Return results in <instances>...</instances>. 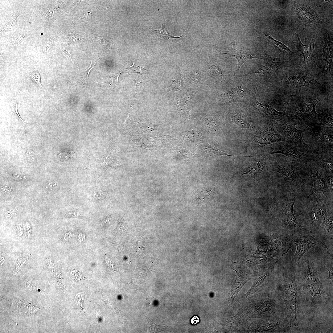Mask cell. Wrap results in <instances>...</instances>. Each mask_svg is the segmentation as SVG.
I'll return each instance as SVG.
<instances>
[{"label": "cell", "instance_id": "39", "mask_svg": "<svg viewBox=\"0 0 333 333\" xmlns=\"http://www.w3.org/2000/svg\"><path fill=\"white\" fill-rule=\"evenodd\" d=\"M57 186V184L56 183L51 182L49 183L46 186V188L49 190H52L55 188Z\"/></svg>", "mask_w": 333, "mask_h": 333}, {"label": "cell", "instance_id": "35", "mask_svg": "<svg viewBox=\"0 0 333 333\" xmlns=\"http://www.w3.org/2000/svg\"><path fill=\"white\" fill-rule=\"evenodd\" d=\"M92 195L93 198L96 199L100 200L103 198L104 193L102 190L95 189L93 192Z\"/></svg>", "mask_w": 333, "mask_h": 333}, {"label": "cell", "instance_id": "44", "mask_svg": "<svg viewBox=\"0 0 333 333\" xmlns=\"http://www.w3.org/2000/svg\"><path fill=\"white\" fill-rule=\"evenodd\" d=\"M17 103H16V106H15V111L16 113L18 115V116L19 117V118H20V119H21V120H22V121H23V123H25H25L24 122V121H23V120H22V119H21V117H20V116L19 115V114H18V111H17Z\"/></svg>", "mask_w": 333, "mask_h": 333}, {"label": "cell", "instance_id": "22", "mask_svg": "<svg viewBox=\"0 0 333 333\" xmlns=\"http://www.w3.org/2000/svg\"><path fill=\"white\" fill-rule=\"evenodd\" d=\"M333 116L329 111L325 110L322 114H320L318 123L321 125L327 126L328 127L333 130Z\"/></svg>", "mask_w": 333, "mask_h": 333}, {"label": "cell", "instance_id": "18", "mask_svg": "<svg viewBox=\"0 0 333 333\" xmlns=\"http://www.w3.org/2000/svg\"><path fill=\"white\" fill-rule=\"evenodd\" d=\"M314 140L324 144H333V131L323 129L315 133L311 132Z\"/></svg>", "mask_w": 333, "mask_h": 333}, {"label": "cell", "instance_id": "40", "mask_svg": "<svg viewBox=\"0 0 333 333\" xmlns=\"http://www.w3.org/2000/svg\"><path fill=\"white\" fill-rule=\"evenodd\" d=\"M327 180H328V182L329 184L330 187L331 188L332 192H333V176H329Z\"/></svg>", "mask_w": 333, "mask_h": 333}, {"label": "cell", "instance_id": "45", "mask_svg": "<svg viewBox=\"0 0 333 333\" xmlns=\"http://www.w3.org/2000/svg\"><path fill=\"white\" fill-rule=\"evenodd\" d=\"M14 176L15 177H16V178H18V179L19 178V179H23L24 178V177H22L20 175H17L16 174L15 175H14Z\"/></svg>", "mask_w": 333, "mask_h": 333}, {"label": "cell", "instance_id": "3", "mask_svg": "<svg viewBox=\"0 0 333 333\" xmlns=\"http://www.w3.org/2000/svg\"><path fill=\"white\" fill-rule=\"evenodd\" d=\"M290 237L293 243L297 246V250L293 259L297 262L305 253L316 245L318 242L314 236L306 231L294 233Z\"/></svg>", "mask_w": 333, "mask_h": 333}, {"label": "cell", "instance_id": "36", "mask_svg": "<svg viewBox=\"0 0 333 333\" xmlns=\"http://www.w3.org/2000/svg\"><path fill=\"white\" fill-rule=\"evenodd\" d=\"M52 42L51 40H48L46 43L44 47L43 48V51L45 52H47L49 49L51 47Z\"/></svg>", "mask_w": 333, "mask_h": 333}, {"label": "cell", "instance_id": "31", "mask_svg": "<svg viewBox=\"0 0 333 333\" xmlns=\"http://www.w3.org/2000/svg\"><path fill=\"white\" fill-rule=\"evenodd\" d=\"M98 43L101 47L105 50L111 49V47L109 42L103 38L101 36L99 35L98 38Z\"/></svg>", "mask_w": 333, "mask_h": 333}, {"label": "cell", "instance_id": "19", "mask_svg": "<svg viewBox=\"0 0 333 333\" xmlns=\"http://www.w3.org/2000/svg\"><path fill=\"white\" fill-rule=\"evenodd\" d=\"M327 211L324 205L317 202L313 206L311 218L312 222L319 220L326 214Z\"/></svg>", "mask_w": 333, "mask_h": 333}, {"label": "cell", "instance_id": "41", "mask_svg": "<svg viewBox=\"0 0 333 333\" xmlns=\"http://www.w3.org/2000/svg\"><path fill=\"white\" fill-rule=\"evenodd\" d=\"M327 269L329 272V275L328 276V278L329 279H331L332 280L333 279V269H328L326 268Z\"/></svg>", "mask_w": 333, "mask_h": 333}, {"label": "cell", "instance_id": "38", "mask_svg": "<svg viewBox=\"0 0 333 333\" xmlns=\"http://www.w3.org/2000/svg\"><path fill=\"white\" fill-rule=\"evenodd\" d=\"M113 159V158L112 156H109L106 157L103 163H104L105 164H111Z\"/></svg>", "mask_w": 333, "mask_h": 333}, {"label": "cell", "instance_id": "10", "mask_svg": "<svg viewBox=\"0 0 333 333\" xmlns=\"http://www.w3.org/2000/svg\"><path fill=\"white\" fill-rule=\"evenodd\" d=\"M221 53L228 55V58H235L238 62V68L236 71H238L242 65L246 61L253 59H263L264 55L251 49L244 48L242 49H232L228 51L216 49Z\"/></svg>", "mask_w": 333, "mask_h": 333}, {"label": "cell", "instance_id": "24", "mask_svg": "<svg viewBox=\"0 0 333 333\" xmlns=\"http://www.w3.org/2000/svg\"><path fill=\"white\" fill-rule=\"evenodd\" d=\"M204 148H205L206 150L209 153L213 154L216 155H225L227 156H234V157H249V156H237L230 155L227 153V152L224 150H221L219 149L216 147H215L213 146H211L210 145L208 144L205 145V146H204Z\"/></svg>", "mask_w": 333, "mask_h": 333}, {"label": "cell", "instance_id": "4", "mask_svg": "<svg viewBox=\"0 0 333 333\" xmlns=\"http://www.w3.org/2000/svg\"><path fill=\"white\" fill-rule=\"evenodd\" d=\"M315 99L299 102L293 110L294 113L301 117L308 126L318 122L319 114L316 111V106L319 101Z\"/></svg>", "mask_w": 333, "mask_h": 333}, {"label": "cell", "instance_id": "25", "mask_svg": "<svg viewBox=\"0 0 333 333\" xmlns=\"http://www.w3.org/2000/svg\"><path fill=\"white\" fill-rule=\"evenodd\" d=\"M265 35L267 38L268 40L271 43L275 45L281 49L285 51L290 54L294 53L290 50L289 47L283 43L274 39L270 35L265 34Z\"/></svg>", "mask_w": 333, "mask_h": 333}, {"label": "cell", "instance_id": "20", "mask_svg": "<svg viewBox=\"0 0 333 333\" xmlns=\"http://www.w3.org/2000/svg\"><path fill=\"white\" fill-rule=\"evenodd\" d=\"M263 169L262 163L261 162V160H259L253 162L239 173L241 174L240 176L245 174H249L252 177H254L257 172H260Z\"/></svg>", "mask_w": 333, "mask_h": 333}, {"label": "cell", "instance_id": "13", "mask_svg": "<svg viewBox=\"0 0 333 333\" xmlns=\"http://www.w3.org/2000/svg\"><path fill=\"white\" fill-rule=\"evenodd\" d=\"M243 84L232 88L221 95L223 100L227 103H231L240 101L243 98L250 94L252 88L244 91L242 88Z\"/></svg>", "mask_w": 333, "mask_h": 333}, {"label": "cell", "instance_id": "42", "mask_svg": "<svg viewBox=\"0 0 333 333\" xmlns=\"http://www.w3.org/2000/svg\"><path fill=\"white\" fill-rule=\"evenodd\" d=\"M92 61H91V64H90V65H89V67L88 68L86 69L85 70V71H88V73H87V77H88V75H89V72H90V71H91V70L94 67H92Z\"/></svg>", "mask_w": 333, "mask_h": 333}, {"label": "cell", "instance_id": "27", "mask_svg": "<svg viewBox=\"0 0 333 333\" xmlns=\"http://www.w3.org/2000/svg\"><path fill=\"white\" fill-rule=\"evenodd\" d=\"M157 34L158 36L163 39L168 40L171 38L177 39L181 37L182 36L179 37H175L167 33L163 25H161L160 28L157 30Z\"/></svg>", "mask_w": 333, "mask_h": 333}, {"label": "cell", "instance_id": "33", "mask_svg": "<svg viewBox=\"0 0 333 333\" xmlns=\"http://www.w3.org/2000/svg\"><path fill=\"white\" fill-rule=\"evenodd\" d=\"M207 124L209 130L213 132H216L218 130L217 124L212 120H207Z\"/></svg>", "mask_w": 333, "mask_h": 333}, {"label": "cell", "instance_id": "16", "mask_svg": "<svg viewBox=\"0 0 333 333\" xmlns=\"http://www.w3.org/2000/svg\"><path fill=\"white\" fill-rule=\"evenodd\" d=\"M286 80L287 84L299 87L312 86L314 84L316 81L315 79L299 74L289 76Z\"/></svg>", "mask_w": 333, "mask_h": 333}, {"label": "cell", "instance_id": "14", "mask_svg": "<svg viewBox=\"0 0 333 333\" xmlns=\"http://www.w3.org/2000/svg\"><path fill=\"white\" fill-rule=\"evenodd\" d=\"M323 71L331 74V69L333 60V43L324 37L323 39Z\"/></svg>", "mask_w": 333, "mask_h": 333}, {"label": "cell", "instance_id": "30", "mask_svg": "<svg viewBox=\"0 0 333 333\" xmlns=\"http://www.w3.org/2000/svg\"><path fill=\"white\" fill-rule=\"evenodd\" d=\"M321 165L322 168L326 172L333 175V162L332 161L327 160L321 162Z\"/></svg>", "mask_w": 333, "mask_h": 333}, {"label": "cell", "instance_id": "32", "mask_svg": "<svg viewBox=\"0 0 333 333\" xmlns=\"http://www.w3.org/2000/svg\"><path fill=\"white\" fill-rule=\"evenodd\" d=\"M165 327L157 325L153 322H150L149 330L150 332H156L163 331Z\"/></svg>", "mask_w": 333, "mask_h": 333}, {"label": "cell", "instance_id": "29", "mask_svg": "<svg viewBox=\"0 0 333 333\" xmlns=\"http://www.w3.org/2000/svg\"><path fill=\"white\" fill-rule=\"evenodd\" d=\"M208 66L212 72L218 77L222 82L224 77L222 70L219 67L214 65L211 64L208 65Z\"/></svg>", "mask_w": 333, "mask_h": 333}, {"label": "cell", "instance_id": "1", "mask_svg": "<svg viewBox=\"0 0 333 333\" xmlns=\"http://www.w3.org/2000/svg\"><path fill=\"white\" fill-rule=\"evenodd\" d=\"M257 89V87L253 96L247 100V103L250 107L268 119H277L286 122H290L294 120L295 118V115L286 109L282 112H279L267 103L263 104L258 102L256 98Z\"/></svg>", "mask_w": 333, "mask_h": 333}, {"label": "cell", "instance_id": "21", "mask_svg": "<svg viewBox=\"0 0 333 333\" xmlns=\"http://www.w3.org/2000/svg\"><path fill=\"white\" fill-rule=\"evenodd\" d=\"M232 117L233 122L242 128L249 130L253 128V125L239 113H232Z\"/></svg>", "mask_w": 333, "mask_h": 333}, {"label": "cell", "instance_id": "8", "mask_svg": "<svg viewBox=\"0 0 333 333\" xmlns=\"http://www.w3.org/2000/svg\"><path fill=\"white\" fill-rule=\"evenodd\" d=\"M273 171L279 173L284 179L287 189L289 190L292 182L297 178L298 169L292 162L277 161L272 166Z\"/></svg>", "mask_w": 333, "mask_h": 333}, {"label": "cell", "instance_id": "34", "mask_svg": "<svg viewBox=\"0 0 333 333\" xmlns=\"http://www.w3.org/2000/svg\"><path fill=\"white\" fill-rule=\"evenodd\" d=\"M31 79L35 81L39 86L43 88L41 83L40 75L39 72H33L31 75Z\"/></svg>", "mask_w": 333, "mask_h": 333}, {"label": "cell", "instance_id": "28", "mask_svg": "<svg viewBox=\"0 0 333 333\" xmlns=\"http://www.w3.org/2000/svg\"><path fill=\"white\" fill-rule=\"evenodd\" d=\"M127 69H128V71L130 72L142 74L146 72L147 70V68L138 66L136 64V63L134 61L132 65Z\"/></svg>", "mask_w": 333, "mask_h": 333}, {"label": "cell", "instance_id": "12", "mask_svg": "<svg viewBox=\"0 0 333 333\" xmlns=\"http://www.w3.org/2000/svg\"><path fill=\"white\" fill-rule=\"evenodd\" d=\"M257 138V143L260 146H265L276 142H287V140L277 131L272 124L266 127Z\"/></svg>", "mask_w": 333, "mask_h": 333}, {"label": "cell", "instance_id": "43", "mask_svg": "<svg viewBox=\"0 0 333 333\" xmlns=\"http://www.w3.org/2000/svg\"><path fill=\"white\" fill-rule=\"evenodd\" d=\"M64 51L65 52V53L67 55V56H68V57H69L70 58L71 60L72 61V58H71V54L70 52L68 51L66 49H64Z\"/></svg>", "mask_w": 333, "mask_h": 333}, {"label": "cell", "instance_id": "15", "mask_svg": "<svg viewBox=\"0 0 333 333\" xmlns=\"http://www.w3.org/2000/svg\"><path fill=\"white\" fill-rule=\"evenodd\" d=\"M298 38L299 45L300 63L306 65L311 57L317 55L314 48L315 39H313L309 44L304 45L301 42L300 39L296 34Z\"/></svg>", "mask_w": 333, "mask_h": 333}, {"label": "cell", "instance_id": "6", "mask_svg": "<svg viewBox=\"0 0 333 333\" xmlns=\"http://www.w3.org/2000/svg\"><path fill=\"white\" fill-rule=\"evenodd\" d=\"M284 62L274 61L269 58L264 59L263 65L257 70L244 75L247 80L255 79L261 80L274 76L276 72L283 66Z\"/></svg>", "mask_w": 333, "mask_h": 333}, {"label": "cell", "instance_id": "11", "mask_svg": "<svg viewBox=\"0 0 333 333\" xmlns=\"http://www.w3.org/2000/svg\"><path fill=\"white\" fill-rule=\"evenodd\" d=\"M294 199L286 203L282 211L281 218L282 226L287 230H294L296 227L303 228L298 222L294 212Z\"/></svg>", "mask_w": 333, "mask_h": 333}, {"label": "cell", "instance_id": "37", "mask_svg": "<svg viewBox=\"0 0 333 333\" xmlns=\"http://www.w3.org/2000/svg\"><path fill=\"white\" fill-rule=\"evenodd\" d=\"M200 321L199 317L197 316H194L192 317L191 319V323L193 325H196Z\"/></svg>", "mask_w": 333, "mask_h": 333}, {"label": "cell", "instance_id": "7", "mask_svg": "<svg viewBox=\"0 0 333 333\" xmlns=\"http://www.w3.org/2000/svg\"><path fill=\"white\" fill-rule=\"evenodd\" d=\"M274 153H280L300 162H307L310 161L311 156L302 152L297 148L290 145L276 144L272 146L267 152L266 155Z\"/></svg>", "mask_w": 333, "mask_h": 333}, {"label": "cell", "instance_id": "2", "mask_svg": "<svg viewBox=\"0 0 333 333\" xmlns=\"http://www.w3.org/2000/svg\"><path fill=\"white\" fill-rule=\"evenodd\" d=\"M306 181L310 195L326 197L329 195L330 191L326 178L319 169H313L308 171L306 176Z\"/></svg>", "mask_w": 333, "mask_h": 333}, {"label": "cell", "instance_id": "26", "mask_svg": "<svg viewBox=\"0 0 333 333\" xmlns=\"http://www.w3.org/2000/svg\"><path fill=\"white\" fill-rule=\"evenodd\" d=\"M333 217L332 214L328 215L324 218L321 224V228L324 230L329 232L333 229Z\"/></svg>", "mask_w": 333, "mask_h": 333}, {"label": "cell", "instance_id": "17", "mask_svg": "<svg viewBox=\"0 0 333 333\" xmlns=\"http://www.w3.org/2000/svg\"><path fill=\"white\" fill-rule=\"evenodd\" d=\"M248 278H243L237 274L235 280L231 289L227 295L226 301L228 304H232L239 291L245 284L248 280Z\"/></svg>", "mask_w": 333, "mask_h": 333}, {"label": "cell", "instance_id": "23", "mask_svg": "<svg viewBox=\"0 0 333 333\" xmlns=\"http://www.w3.org/2000/svg\"><path fill=\"white\" fill-rule=\"evenodd\" d=\"M266 275L265 274L256 279L247 293L242 295V298H245L249 295L254 293L257 290L258 287L264 281L266 277Z\"/></svg>", "mask_w": 333, "mask_h": 333}, {"label": "cell", "instance_id": "5", "mask_svg": "<svg viewBox=\"0 0 333 333\" xmlns=\"http://www.w3.org/2000/svg\"><path fill=\"white\" fill-rule=\"evenodd\" d=\"M292 8L296 22L301 25L315 24L319 21V16L316 11L307 5L294 2Z\"/></svg>", "mask_w": 333, "mask_h": 333}, {"label": "cell", "instance_id": "9", "mask_svg": "<svg viewBox=\"0 0 333 333\" xmlns=\"http://www.w3.org/2000/svg\"><path fill=\"white\" fill-rule=\"evenodd\" d=\"M283 136L287 142L294 143L300 148L304 150L311 149L304 142L302 136L305 130L298 129L295 125H289L285 122L281 121L280 124Z\"/></svg>", "mask_w": 333, "mask_h": 333}]
</instances>
